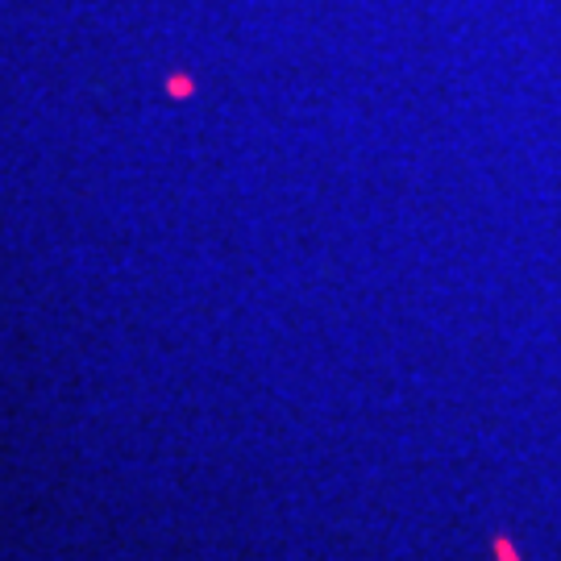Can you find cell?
Instances as JSON below:
<instances>
[{
	"mask_svg": "<svg viewBox=\"0 0 561 561\" xmlns=\"http://www.w3.org/2000/svg\"><path fill=\"white\" fill-rule=\"evenodd\" d=\"M495 553H500V561H520L516 553H512V545L507 541H495Z\"/></svg>",
	"mask_w": 561,
	"mask_h": 561,
	"instance_id": "obj_1",
	"label": "cell"
}]
</instances>
